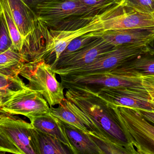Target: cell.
I'll list each match as a JSON object with an SVG mask.
<instances>
[{"instance_id": "obj_31", "label": "cell", "mask_w": 154, "mask_h": 154, "mask_svg": "<svg viewBox=\"0 0 154 154\" xmlns=\"http://www.w3.org/2000/svg\"><path fill=\"white\" fill-rule=\"evenodd\" d=\"M147 47L150 50L154 51V39L147 44Z\"/></svg>"}, {"instance_id": "obj_24", "label": "cell", "mask_w": 154, "mask_h": 154, "mask_svg": "<svg viewBox=\"0 0 154 154\" xmlns=\"http://www.w3.org/2000/svg\"><path fill=\"white\" fill-rule=\"evenodd\" d=\"M120 3L139 12L154 14V0H121Z\"/></svg>"}, {"instance_id": "obj_23", "label": "cell", "mask_w": 154, "mask_h": 154, "mask_svg": "<svg viewBox=\"0 0 154 154\" xmlns=\"http://www.w3.org/2000/svg\"><path fill=\"white\" fill-rule=\"evenodd\" d=\"M82 4L101 14L112 9L121 0H78Z\"/></svg>"}, {"instance_id": "obj_15", "label": "cell", "mask_w": 154, "mask_h": 154, "mask_svg": "<svg viewBox=\"0 0 154 154\" xmlns=\"http://www.w3.org/2000/svg\"><path fill=\"white\" fill-rule=\"evenodd\" d=\"M109 70L127 76L154 74V51L149 50Z\"/></svg>"}, {"instance_id": "obj_3", "label": "cell", "mask_w": 154, "mask_h": 154, "mask_svg": "<svg viewBox=\"0 0 154 154\" xmlns=\"http://www.w3.org/2000/svg\"><path fill=\"white\" fill-rule=\"evenodd\" d=\"M38 20L50 29L100 15L78 0H43L34 8Z\"/></svg>"}, {"instance_id": "obj_30", "label": "cell", "mask_w": 154, "mask_h": 154, "mask_svg": "<svg viewBox=\"0 0 154 154\" xmlns=\"http://www.w3.org/2000/svg\"><path fill=\"white\" fill-rule=\"evenodd\" d=\"M22 1H23L26 4L28 5L33 10L37 5L41 2L43 0H22Z\"/></svg>"}, {"instance_id": "obj_18", "label": "cell", "mask_w": 154, "mask_h": 154, "mask_svg": "<svg viewBox=\"0 0 154 154\" xmlns=\"http://www.w3.org/2000/svg\"><path fill=\"white\" fill-rule=\"evenodd\" d=\"M29 61L26 56L12 46L0 54V73L7 76L19 75L23 66Z\"/></svg>"}, {"instance_id": "obj_28", "label": "cell", "mask_w": 154, "mask_h": 154, "mask_svg": "<svg viewBox=\"0 0 154 154\" xmlns=\"http://www.w3.org/2000/svg\"><path fill=\"white\" fill-rule=\"evenodd\" d=\"M140 77L143 86L151 96L154 97V74L140 75Z\"/></svg>"}, {"instance_id": "obj_5", "label": "cell", "mask_w": 154, "mask_h": 154, "mask_svg": "<svg viewBox=\"0 0 154 154\" xmlns=\"http://www.w3.org/2000/svg\"><path fill=\"white\" fill-rule=\"evenodd\" d=\"M146 43H134L117 46L88 65L66 71H55L60 76H81L113 68L149 50Z\"/></svg>"}, {"instance_id": "obj_20", "label": "cell", "mask_w": 154, "mask_h": 154, "mask_svg": "<svg viewBox=\"0 0 154 154\" xmlns=\"http://www.w3.org/2000/svg\"><path fill=\"white\" fill-rule=\"evenodd\" d=\"M36 132L40 154H71L69 149L57 138L37 129Z\"/></svg>"}, {"instance_id": "obj_25", "label": "cell", "mask_w": 154, "mask_h": 154, "mask_svg": "<svg viewBox=\"0 0 154 154\" xmlns=\"http://www.w3.org/2000/svg\"><path fill=\"white\" fill-rule=\"evenodd\" d=\"M90 33L84 34L74 39L68 45L66 49L60 55L59 58L77 51L97 38V37L92 36Z\"/></svg>"}, {"instance_id": "obj_2", "label": "cell", "mask_w": 154, "mask_h": 154, "mask_svg": "<svg viewBox=\"0 0 154 154\" xmlns=\"http://www.w3.org/2000/svg\"><path fill=\"white\" fill-rule=\"evenodd\" d=\"M112 107L132 154H154V125L142 116L134 108Z\"/></svg>"}, {"instance_id": "obj_8", "label": "cell", "mask_w": 154, "mask_h": 154, "mask_svg": "<svg viewBox=\"0 0 154 154\" xmlns=\"http://www.w3.org/2000/svg\"><path fill=\"white\" fill-rule=\"evenodd\" d=\"M0 130L22 154H40L36 129L31 123L7 114L0 117Z\"/></svg>"}, {"instance_id": "obj_9", "label": "cell", "mask_w": 154, "mask_h": 154, "mask_svg": "<svg viewBox=\"0 0 154 154\" xmlns=\"http://www.w3.org/2000/svg\"><path fill=\"white\" fill-rule=\"evenodd\" d=\"M93 89L111 107H130L154 110V105L150 102L151 96L142 84L130 86Z\"/></svg>"}, {"instance_id": "obj_35", "label": "cell", "mask_w": 154, "mask_h": 154, "mask_svg": "<svg viewBox=\"0 0 154 154\" xmlns=\"http://www.w3.org/2000/svg\"><path fill=\"white\" fill-rule=\"evenodd\" d=\"M151 99L150 100V102L154 106V97H153L151 96Z\"/></svg>"}, {"instance_id": "obj_17", "label": "cell", "mask_w": 154, "mask_h": 154, "mask_svg": "<svg viewBox=\"0 0 154 154\" xmlns=\"http://www.w3.org/2000/svg\"><path fill=\"white\" fill-rule=\"evenodd\" d=\"M83 132L94 141L104 154H132L128 143L97 130Z\"/></svg>"}, {"instance_id": "obj_10", "label": "cell", "mask_w": 154, "mask_h": 154, "mask_svg": "<svg viewBox=\"0 0 154 154\" xmlns=\"http://www.w3.org/2000/svg\"><path fill=\"white\" fill-rule=\"evenodd\" d=\"M120 2L102 14L103 30L154 28V14L139 12Z\"/></svg>"}, {"instance_id": "obj_34", "label": "cell", "mask_w": 154, "mask_h": 154, "mask_svg": "<svg viewBox=\"0 0 154 154\" xmlns=\"http://www.w3.org/2000/svg\"><path fill=\"white\" fill-rule=\"evenodd\" d=\"M2 17V9L1 7V5H0V24H1V20Z\"/></svg>"}, {"instance_id": "obj_26", "label": "cell", "mask_w": 154, "mask_h": 154, "mask_svg": "<svg viewBox=\"0 0 154 154\" xmlns=\"http://www.w3.org/2000/svg\"><path fill=\"white\" fill-rule=\"evenodd\" d=\"M12 46V42L2 12V20L0 24V54L7 50Z\"/></svg>"}, {"instance_id": "obj_29", "label": "cell", "mask_w": 154, "mask_h": 154, "mask_svg": "<svg viewBox=\"0 0 154 154\" xmlns=\"http://www.w3.org/2000/svg\"><path fill=\"white\" fill-rule=\"evenodd\" d=\"M138 113L146 120L154 125V110L136 108Z\"/></svg>"}, {"instance_id": "obj_33", "label": "cell", "mask_w": 154, "mask_h": 154, "mask_svg": "<svg viewBox=\"0 0 154 154\" xmlns=\"http://www.w3.org/2000/svg\"><path fill=\"white\" fill-rule=\"evenodd\" d=\"M7 114H8L5 113L3 110H2V108H1V107L0 106V117L2 116L3 115H7Z\"/></svg>"}, {"instance_id": "obj_19", "label": "cell", "mask_w": 154, "mask_h": 154, "mask_svg": "<svg viewBox=\"0 0 154 154\" xmlns=\"http://www.w3.org/2000/svg\"><path fill=\"white\" fill-rule=\"evenodd\" d=\"M67 135L79 154H104L94 141L83 131L64 123Z\"/></svg>"}, {"instance_id": "obj_1", "label": "cell", "mask_w": 154, "mask_h": 154, "mask_svg": "<svg viewBox=\"0 0 154 154\" xmlns=\"http://www.w3.org/2000/svg\"><path fill=\"white\" fill-rule=\"evenodd\" d=\"M66 89L65 96L90 123L107 134L124 143L126 138L113 108L88 85L61 82Z\"/></svg>"}, {"instance_id": "obj_11", "label": "cell", "mask_w": 154, "mask_h": 154, "mask_svg": "<svg viewBox=\"0 0 154 154\" xmlns=\"http://www.w3.org/2000/svg\"><path fill=\"white\" fill-rule=\"evenodd\" d=\"M116 47L102 37H97L77 51L60 58L53 69L55 71H66L88 65Z\"/></svg>"}, {"instance_id": "obj_4", "label": "cell", "mask_w": 154, "mask_h": 154, "mask_svg": "<svg viewBox=\"0 0 154 154\" xmlns=\"http://www.w3.org/2000/svg\"><path fill=\"white\" fill-rule=\"evenodd\" d=\"M51 65L43 59L30 61L25 63L20 74L28 80L31 89L42 92L50 107L59 105L66 98L64 86L56 77Z\"/></svg>"}, {"instance_id": "obj_32", "label": "cell", "mask_w": 154, "mask_h": 154, "mask_svg": "<svg viewBox=\"0 0 154 154\" xmlns=\"http://www.w3.org/2000/svg\"><path fill=\"white\" fill-rule=\"evenodd\" d=\"M4 97H5V96L3 95L2 93H0V106L1 107V105H2V103L3 99V98Z\"/></svg>"}, {"instance_id": "obj_7", "label": "cell", "mask_w": 154, "mask_h": 154, "mask_svg": "<svg viewBox=\"0 0 154 154\" xmlns=\"http://www.w3.org/2000/svg\"><path fill=\"white\" fill-rule=\"evenodd\" d=\"M1 108L9 115H21L29 119L48 114L51 110L41 91L29 87L4 98Z\"/></svg>"}, {"instance_id": "obj_14", "label": "cell", "mask_w": 154, "mask_h": 154, "mask_svg": "<svg viewBox=\"0 0 154 154\" xmlns=\"http://www.w3.org/2000/svg\"><path fill=\"white\" fill-rule=\"evenodd\" d=\"M7 2L14 22L24 39L36 29V13L22 0H7Z\"/></svg>"}, {"instance_id": "obj_27", "label": "cell", "mask_w": 154, "mask_h": 154, "mask_svg": "<svg viewBox=\"0 0 154 154\" xmlns=\"http://www.w3.org/2000/svg\"><path fill=\"white\" fill-rule=\"evenodd\" d=\"M0 153L22 154L13 142L0 130Z\"/></svg>"}, {"instance_id": "obj_6", "label": "cell", "mask_w": 154, "mask_h": 154, "mask_svg": "<svg viewBox=\"0 0 154 154\" xmlns=\"http://www.w3.org/2000/svg\"><path fill=\"white\" fill-rule=\"evenodd\" d=\"M102 14L97 15L89 23L77 29L65 30L50 29L46 46L37 60L43 59L48 63L52 57L53 68L62 52L74 39L87 33L103 30Z\"/></svg>"}, {"instance_id": "obj_12", "label": "cell", "mask_w": 154, "mask_h": 154, "mask_svg": "<svg viewBox=\"0 0 154 154\" xmlns=\"http://www.w3.org/2000/svg\"><path fill=\"white\" fill-rule=\"evenodd\" d=\"M100 37L115 47L134 43L148 44L154 39V28L102 30L90 33Z\"/></svg>"}, {"instance_id": "obj_21", "label": "cell", "mask_w": 154, "mask_h": 154, "mask_svg": "<svg viewBox=\"0 0 154 154\" xmlns=\"http://www.w3.org/2000/svg\"><path fill=\"white\" fill-rule=\"evenodd\" d=\"M0 5L10 37L12 42L13 46L16 50L21 52L22 49L24 39L20 33L14 22L7 0H0Z\"/></svg>"}, {"instance_id": "obj_16", "label": "cell", "mask_w": 154, "mask_h": 154, "mask_svg": "<svg viewBox=\"0 0 154 154\" xmlns=\"http://www.w3.org/2000/svg\"><path fill=\"white\" fill-rule=\"evenodd\" d=\"M50 113L64 123L83 132L92 130L90 124L79 115L72 103L66 98L57 107L51 108Z\"/></svg>"}, {"instance_id": "obj_22", "label": "cell", "mask_w": 154, "mask_h": 154, "mask_svg": "<svg viewBox=\"0 0 154 154\" xmlns=\"http://www.w3.org/2000/svg\"><path fill=\"white\" fill-rule=\"evenodd\" d=\"M28 87L19 75L10 76L0 73V93L4 95L5 97Z\"/></svg>"}, {"instance_id": "obj_13", "label": "cell", "mask_w": 154, "mask_h": 154, "mask_svg": "<svg viewBox=\"0 0 154 154\" xmlns=\"http://www.w3.org/2000/svg\"><path fill=\"white\" fill-rule=\"evenodd\" d=\"M29 119L34 128L59 140L69 149L71 153L79 154L69 140L63 122L57 118L50 113L33 117Z\"/></svg>"}]
</instances>
